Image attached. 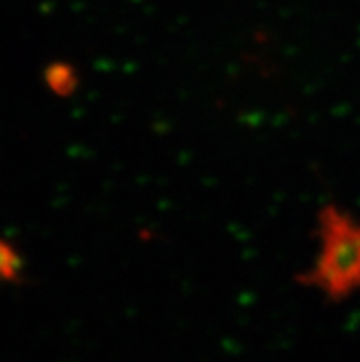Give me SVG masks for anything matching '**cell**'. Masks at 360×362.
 <instances>
[{
    "label": "cell",
    "instance_id": "obj_2",
    "mask_svg": "<svg viewBox=\"0 0 360 362\" xmlns=\"http://www.w3.org/2000/svg\"><path fill=\"white\" fill-rule=\"evenodd\" d=\"M45 81L55 96L70 98L79 87L78 69L66 61H55L45 70Z\"/></svg>",
    "mask_w": 360,
    "mask_h": 362
},
{
    "label": "cell",
    "instance_id": "obj_1",
    "mask_svg": "<svg viewBox=\"0 0 360 362\" xmlns=\"http://www.w3.org/2000/svg\"><path fill=\"white\" fill-rule=\"evenodd\" d=\"M316 219L320 254L294 280L320 291L329 302H342L360 289V223L337 204L322 206Z\"/></svg>",
    "mask_w": 360,
    "mask_h": 362
},
{
    "label": "cell",
    "instance_id": "obj_3",
    "mask_svg": "<svg viewBox=\"0 0 360 362\" xmlns=\"http://www.w3.org/2000/svg\"><path fill=\"white\" fill-rule=\"evenodd\" d=\"M23 271V262L8 241L0 239V280L17 281Z\"/></svg>",
    "mask_w": 360,
    "mask_h": 362
}]
</instances>
